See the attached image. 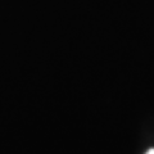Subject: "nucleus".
Instances as JSON below:
<instances>
[{"mask_svg": "<svg viewBox=\"0 0 154 154\" xmlns=\"http://www.w3.org/2000/svg\"><path fill=\"white\" fill-rule=\"evenodd\" d=\"M146 154H154V149H150V150H149Z\"/></svg>", "mask_w": 154, "mask_h": 154, "instance_id": "nucleus-1", "label": "nucleus"}]
</instances>
